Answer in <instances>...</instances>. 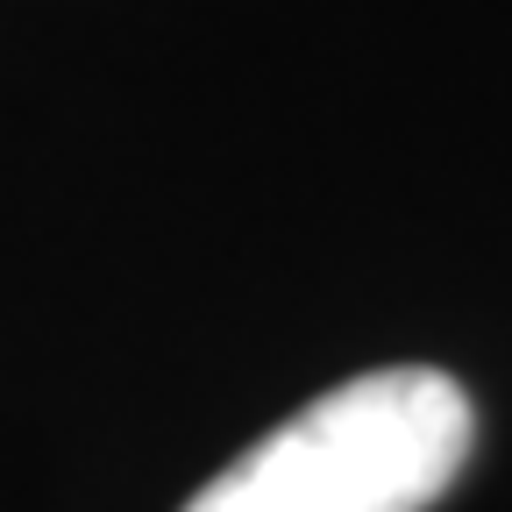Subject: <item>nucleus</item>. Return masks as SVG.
<instances>
[{
    "instance_id": "nucleus-1",
    "label": "nucleus",
    "mask_w": 512,
    "mask_h": 512,
    "mask_svg": "<svg viewBox=\"0 0 512 512\" xmlns=\"http://www.w3.org/2000/svg\"><path fill=\"white\" fill-rule=\"evenodd\" d=\"M470 434L448 370H363L271 427L185 512H427L470 463Z\"/></svg>"
}]
</instances>
